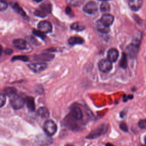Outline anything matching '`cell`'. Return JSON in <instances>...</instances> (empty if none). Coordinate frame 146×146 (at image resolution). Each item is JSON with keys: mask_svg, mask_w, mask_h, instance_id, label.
Returning <instances> with one entry per match:
<instances>
[{"mask_svg": "<svg viewBox=\"0 0 146 146\" xmlns=\"http://www.w3.org/2000/svg\"><path fill=\"white\" fill-rule=\"evenodd\" d=\"M43 129L45 133L50 136H53L56 132L57 126L54 121L51 120H47L43 125Z\"/></svg>", "mask_w": 146, "mask_h": 146, "instance_id": "obj_1", "label": "cell"}, {"mask_svg": "<svg viewBox=\"0 0 146 146\" xmlns=\"http://www.w3.org/2000/svg\"><path fill=\"white\" fill-rule=\"evenodd\" d=\"M10 98V103L14 109L19 110L23 107L25 103V100L22 97L15 94Z\"/></svg>", "mask_w": 146, "mask_h": 146, "instance_id": "obj_2", "label": "cell"}, {"mask_svg": "<svg viewBox=\"0 0 146 146\" xmlns=\"http://www.w3.org/2000/svg\"><path fill=\"white\" fill-rule=\"evenodd\" d=\"M108 125L103 124L101 126L97 128L96 129L93 131L88 136L87 138L89 139H94L96 138L107 132L108 129Z\"/></svg>", "mask_w": 146, "mask_h": 146, "instance_id": "obj_3", "label": "cell"}, {"mask_svg": "<svg viewBox=\"0 0 146 146\" xmlns=\"http://www.w3.org/2000/svg\"><path fill=\"white\" fill-rule=\"evenodd\" d=\"M98 67L99 70L103 73H108L112 68V62L108 59H103L99 63Z\"/></svg>", "mask_w": 146, "mask_h": 146, "instance_id": "obj_4", "label": "cell"}, {"mask_svg": "<svg viewBox=\"0 0 146 146\" xmlns=\"http://www.w3.org/2000/svg\"><path fill=\"white\" fill-rule=\"evenodd\" d=\"M139 44H137L133 42L129 44L126 48L127 55L131 59L135 58L139 51Z\"/></svg>", "mask_w": 146, "mask_h": 146, "instance_id": "obj_5", "label": "cell"}, {"mask_svg": "<svg viewBox=\"0 0 146 146\" xmlns=\"http://www.w3.org/2000/svg\"><path fill=\"white\" fill-rule=\"evenodd\" d=\"M38 30L42 32L43 33H50L52 30V26L49 22L43 21H40L38 25Z\"/></svg>", "mask_w": 146, "mask_h": 146, "instance_id": "obj_6", "label": "cell"}, {"mask_svg": "<svg viewBox=\"0 0 146 146\" xmlns=\"http://www.w3.org/2000/svg\"><path fill=\"white\" fill-rule=\"evenodd\" d=\"M83 10L86 13L92 14L95 13L98 10V6L96 2L90 1L86 4L83 7Z\"/></svg>", "mask_w": 146, "mask_h": 146, "instance_id": "obj_7", "label": "cell"}, {"mask_svg": "<svg viewBox=\"0 0 146 146\" xmlns=\"http://www.w3.org/2000/svg\"><path fill=\"white\" fill-rule=\"evenodd\" d=\"M29 68L35 72H39L47 68V64L44 63H31L29 65Z\"/></svg>", "mask_w": 146, "mask_h": 146, "instance_id": "obj_8", "label": "cell"}, {"mask_svg": "<svg viewBox=\"0 0 146 146\" xmlns=\"http://www.w3.org/2000/svg\"><path fill=\"white\" fill-rule=\"evenodd\" d=\"M143 5V0H129L128 5L130 9L134 11H136L139 10Z\"/></svg>", "mask_w": 146, "mask_h": 146, "instance_id": "obj_9", "label": "cell"}, {"mask_svg": "<svg viewBox=\"0 0 146 146\" xmlns=\"http://www.w3.org/2000/svg\"><path fill=\"white\" fill-rule=\"evenodd\" d=\"M119 57V52L117 49L112 48L107 52V59L111 62H115Z\"/></svg>", "mask_w": 146, "mask_h": 146, "instance_id": "obj_10", "label": "cell"}, {"mask_svg": "<svg viewBox=\"0 0 146 146\" xmlns=\"http://www.w3.org/2000/svg\"><path fill=\"white\" fill-rule=\"evenodd\" d=\"M102 23L105 25L110 27L113 23L114 21V17L113 15L110 14H106L102 15V18L100 19Z\"/></svg>", "mask_w": 146, "mask_h": 146, "instance_id": "obj_11", "label": "cell"}, {"mask_svg": "<svg viewBox=\"0 0 146 146\" xmlns=\"http://www.w3.org/2000/svg\"><path fill=\"white\" fill-rule=\"evenodd\" d=\"M13 43L14 47L19 50H24L26 48L27 46L26 42L25 40L20 38L14 39L13 42Z\"/></svg>", "mask_w": 146, "mask_h": 146, "instance_id": "obj_12", "label": "cell"}, {"mask_svg": "<svg viewBox=\"0 0 146 146\" xmlns=\"http://www.w3.org/2000/svg\"><path fill=\"white\" fill-rule=\"evenodd\" d=\"M71 115L76 120H80L83 117L82 111L80 108L75 107H73L71 110Z\"/></svg>", "mask_w": 146, "mask_h": 146, "instance_id": "obj_13", "label": "cell"}, {"mask_svg": "<svg viewBox=\"0 0 146 146\" xmlns=\"http://www.w3.org/2000/svg\"><path fill=\"white\" fill-rule=\"evenodd\" d=\"M96 29L100 33L106 34L110 31V27L105 25L100 20L97 21L96 24Z\"/></svg>", "mask_w": 146, "mask_h": 146, "instance_id": "obj_14", "label": "cell"}, {"mask_svg": "<svg viewBox=\"0 0 146 146\" xmlns=\"http://www.w3.org/2000/svg\"><path fill=\"white\" fill-rule=\"evenodd\" d=\"M68 42L69 44L71 46L75 44H81L84 43V39L80 36H72L68 39Z\"/></svg>", "mask_w": 146, "mask_h": 146, "instance_id": "obj_15", "label": "cell"}, {"mask_svg": "<svg viewBox=\"0 0 146 146\" xmlns=\"http://www.w3.org/2000/svg\"><path fill=\"white\" fill-rule=\"evenodd\" d=\"M26 106L30 111H34L35 110L34 99L32 97H28L25 100Z\"/></svg>", "mask_w": 146, "mask_h": 146, "instance_id": "obj_16", "label": "cell"}, {"mask_svg": "<svg viewBox=\"0 0 146 146\" xmlns=\"http://www.w3.org/2000/svg\"><path fill=\"white\" fill-rule=\"evenodd\" d=\"M38 114L39 115V116L43 118L48 117L50 115L48 110L44 107H42L38 109Z\"/></svg>", "mask_w": 146, "mask_h": 146, "instance_id": "obj_17", "label": "cell"}, {"mask_svg": "<svg viewBox=\"0 0 146 146\" xmlns=\"http://www.w3.org/2000/svg\"><path fill=\"white\" fill-rule=\"evenodd\" d=\"M71 28L72 30H74L78 31H82L85 29L84 25L80 22H74L71 25Z\"/></svg>", "mask_w": 146, "mask_h": 146, "instance_id": "obj_18", "label": "cell"}, {"mask_svg": "<svg viewBox=\"0 0 146 146\" xmlns=\"http://www.w3.org/2000/svg\"><path fill=\"white\" fill-rule=\"evenodd\" d=\"M119 66L123 68H125L127 67V55L124 52L122 54V56L119 63Z\"/></svg>", "mask_w": 146, "mask_h": 146, "instance_id": "obj_19", "label": "cell"}, {"mask_svg": "<svg viewBox=\"0 0 146 146\" xmlns=\"http://www.w3.org/2000/svg\"><path fill=\"white\" fill-rule=\"evenodd\" d=\"M100 10L103 13L108 12L110 10V5L107 2H103L100 6Z\"/></svg>", "mask_w": 146, "mask_h": 146, "instance_id": "obj_20", "label": "cell"}, {"mask_svg": "<svg viewBox=\"0 0 146 146\" xmlns=\"http://www.w3.org/2000/svg\"><path fill=\"white\" fill-rule=\"evenodd\" d=\"M12 6H13V8L14 9V10H15L17 13H18V14H21V15H22V16H25V15H26L25 12V11H23V10L18 5V3H14L13 4Z\"/></svg>", "mask_w": 146, "mask_h": 146, "instance_id": "obj_21", "label": "cell"}, {"mask_svg": "<svg viewBox=\"0 0 146 146\" xmlns=\"http://www.w3.org/2000/svg\"><path fill=\"white\" fill-rule=\"evenodd\" d=\"M5 94L10 96L11 97L12 96L17 94V90L15 88L13 87H7L5 90Z\"/></svg>", "mask_w": 146, "mask_h": 146, "instance_id": "obj_22", "label": "cell"}, {"mask_svg": "<svg viewBox=\"0 0 146 146\" xmlns=\"http://www.w3.org/2000/svg\"><path fill=\"white\" fill-rule=\"evenodd\" d=\"M53 55H51V54H41L38 56L37 59H38V60H50L51 59H52L53 58Z\"/></svg>", "mask_w": 146, "mask_h": 146, "instance_id": "obj_23", "label": "cell"}, {"mask_svg": "<svg viewBox=\"0 0 146 146\" xmlns=\"http://www.w3.org/2000/svg\"><path fill=\"white\" fill-rule=\"evenodd\" d=\"M67 3L73 6H79L83 3V0H67Z\"/></svg>", "mask_w": 146, "mask_h": 146, "instance_id": "obj_24", "label": "cell"}, {"mask_svg": "<svg viewBox=\"0 0 146 146\" xmlns=\"http://www.w3.org/2000/svg\"><path fill=\"white\" fill-rule=\"evenodd\" d=\"M40 8L45 13H50L51 10V6L50 4H43L40 6Z\"/></svg>", "mask_w": 146, "mask_h": 146, "instance_id": "obj_25", "label": "cell"}, {"mask_svg": "<svg viewBox=\"0 0 146 146\" xmlns=\"http://www.w3.org/2000/svg\"><path fill=\"white\" fill-rule=\"evenodd\" d=\"M28 58L27 56H24V55H19V56H14L13 58H12V60L14 61V60H22V61H27L28 60Z\"/></svg>", "mask_w": 146, "mask_h": 146, "instance_id": "obj_26", "label": "cell"}, {"mask_svg": "<svg viewBox=\"0 0 146 146\" xmlns=\"http://www.w3.org/2000/svg\"><path fill=\"white\" fill-rule=\"evenodd\" d=\"M8 7V5L6 2L3 1V0H0V11H3L5 10Z\"/></svg>", "mask_w": 146, "mask_h": 146, "instance_id": "obj_27", "label": "cell"}, {"mask_svg": "<svg viewBox=\"0 0 146 146\" xmlns=\"http://www.w3.org/2000/svg\"><path fill=\"white\" fill-rule=\"evenodd\" d=\"M34 14L39 17H45L46 16V13L43 10H36L34 12Z\"/></svg>", "mask_w": 146, "mask_h": 146, "instance_id": "obj_28", "label": "cell"}, {"mask_svg": "<svg viewBox=\"0 0 146 146\" xmlns=\"http://www.w3.org/2000/svg\"><path fill=\"white\" fill-rule=\"evenodd\" d=\"M6 102V96L3 94L0 93V108L4 106Z\"/></svg>", "mask_w": 146, "mask_h": 146, "instance_id": "obj_29", "label": "cell"}, {"mask_svg": "<svg viewBox=\"0 0 146 146\" xmlns=\"http://www.w3.org/2000/svg\"><path fill=\"white\" fill-rule=\"evenodd\" d=\"M33 33H34V34H35L36 35L39 36V37L41 38L42 39H44V38H45V36H46L44 34V33H43L42 32L40 31L39 30H35V29L33 30Z\"/></svg>", "mask_w": 146, "mask_h": 146, "instance_id": "obj_30", "label": "cell"}, {"mask_svg": "<svg viewBox=\"0 0 146 146\" xmlns=\"http://www.w3.org/2000/svg\"><path fill=\"white\" fill-rule=\"evenodd\" d=\"M139 127L141 129L146 128V119L140 120L138 123Z\"/></svg>", "mask_w": 146, "mask_h": 146, "instance_id": "obj_31", "label": "cell"}, {"mask_svg": "<svg viewBox=\"0 0 146 146\" xmlns=\"http://www.w3.org/2000/svg\"><path fill=\"white\" fill-rule=\"evenodd\" d=\"M120 129L124 131V132H127L128 131V127H127V124L124 123V122H122L120 124Z\"/></svg>", "mask_w": 146, "mask_h": 146, "instance_id": "obj_32", "label": "cell"}, {"mask_svg": "<svg viewBox=\"0 0 146 146\" xmlns=\"http://www.w3.org/2000/svg\"><path fill=\"white\" fill-rule=\"evenodd\" d=\"M5 52V54H11L12 53L13 51H12V50H11V49H6Z\"/></svg>", "mask_w": 146, "mask_h": 146, "instance_id": "obj_33", "label": "cell"}, {"mask_svg": "<svg viewBox=\"0 0 146 146\" xmlns=\"http://www.w3.org/2000/svg\"><path fill=\"white\" fill-rule=\"evenodd\" d=\"M66 12L67 13V14H70L71 12V10L70 9V7H67V8L66 9Z\"/></svg>", "mask_w": 146, "mask_h": 146, "instance_id": "obj_34", "label": "cell"}, {"mask_svg": "<svg viewBox=\"0 0 146 146\" xmlns=\"http://www.w3.org/2000/svg\"><path fill=\"white\" fill-rule=\"evenodd\" d=\"M106 146H114L113 144H112L111 143H107Z\"/></svg>", "mask_w": 146, "mask_h": 146, "instance_id": "obj_35", "label": "cell"}, {"mask_svg": "<svg viewBox=\"0 0 146 146\" xmlns=\"http://www.w3.org/2000/svg\"><path fill=\"white\" fill-rule=\"evenodd\" d=\"M2 52V46L0 45V55H1Z\"/></svg>", "mask_w": 146, "mask_h": 146, "instance_id": "obj_36", "label": "cell"}, {"mask_svg": "<svg viewBox=\"0 0 146 146\" xmlns=\"http://www.w3.org/2000/svg\"><path fill=\"white\" fill-rule=\"evenodd\" d=\"M34 1H35V2H40V1H42V0H34Z\"/></svg>", "mask_w": 146, "mask_h": 146, "instance_id": "obj_37", "label": "cell"}, {"mask_svg": "<svg viewBox=\"0 0 146 146\" xmlns=\"http://www.w3.org/2000/svg\"><path fill=\"white\" fill-rule=\"evenodd\" d=\"M99 1H103V2H106L107 1H109V0H99Z\"/></svg>", "mask_w": 146, "mask_h": 146, "instance_id": "obj_38", "label": "cell"}, {"mask_svg": "<svg viewBox=\"0 0 146 146\" xmlns=\"http://www.w3.org/2000/svg\"><path fill=\"white\" fill-rule=\"evenodd\" d=\"M66 146H73L72 145H71V144H68V145H67Z\"/></svg>", "mask_w": 146, "mask_h": 146, "instance_id": "obj_39", "label": "cell"}, {"mask_svg": "<svg viewBox=\"0 0 146 146\" xmlns=\"http://www.w3.org/2000/svg\"><path fill=\"white\" fill-rule=\"evenodd\" d=\"M145 144H146V137H145Z\"/></svg>", "mask_w": 146, "mask_h": 146, "instance_id": "obj_40", "label": "cell"}, {"mask_svg": "<svg viewBox=\"0 0 146 146\" xmlns=\"http://www.w3.org/2000/svg\"></svg>", "mask_w": 146, "mask_h": 146, "instance_id": "obj_41", "label": "cell"}]
</instances>
